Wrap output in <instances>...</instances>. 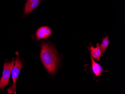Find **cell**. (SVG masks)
Here are the masks:
<instances>
[{"mask_svg": "<svg viewBox=\"0 0 125 94\" xmlns=\"http://www.w3.org/2000/svg\"><path fill=\"white\" fill-rule=\"evenodd\" d=\"M41 59L47 71L54 75L57 68L59 59L54 48L47 43L43 42L41 45Z\"/></svg>", "mask_w": 125, "mask_h": 94, "instance_id": "6da1fadb", "label": "cell"}, {"mask_svg": "<svg viewBox=\"0 0 125 94\" xmlns=\"http://www.w3.org/2000/svg\"><path fill=\"white\" fill-rule=\"evenodd\" d=\"M22 63L20 59L19 55H17L15 60V65L14 66L12 71V77L13 80V84L8 90V92L9 94H16L15 88L16 82L22 68Z\"/></svg>", "mask_w": 125, "mask_h": 94, "instance_id": "7a4b0ae2", "label": "cell"}, {"mask_svg": "<svg viewBox=\"0 0 125 94\" xmlns=\"http://www.w3.org/2000/svg\"><path fill=\"white\" fill-rule=\"evenodd\" d=\"M14 61L4 64L2 76L0 81V90L2 89L8 84L10 73L14 67Z\"/></svg>", "mask_w": 125, "mask_h": 94, "instance_id": "3957f363", "label": "cell"}, {"mask_svg": "<svg viewBox=\"0 0 125 94\" xmlns=\"http://www.w3.org/2000/svg\"><path fill=\"white\" fill-rule=\"evenodd\" d=\"M41 0H27L24 7V14H28L38 7Z\"/></svg>", "mask_w": 125, "mask_h": 94, "instance_id": "277c9868", "label": "cell"}, {"mask_svg": "<svg viewBox=\"0 0 125 94\" xmlns=\"http://www.w3.org/2000/svg\"><path fill=\"white\" fill-rule=\"evenodd\" d=\"M51 34L52 31L50 27L47 26H43L41 27L37 30L36 35L38 40H41L48 38Z\"/></svg>", "mask_w": 125, "mask_h": 94, "instance_id": "5b68a950", "label": "cell"}, {"mask_svg": "<svg viewBox=\"0 0 125 94\" xmlns=\"http://www.w3.org/2000/svg\"><path fill=\"white\" fill-rule=\"evenodd\" d=\"M92 60V70L94 74L96 76H100L103 72V69L99 64L96 63L94 58L91 55Z\"/></svg>", "mask_w": 125, "mask_h": 94, "instance_id": "8992f818", "label": "cell"}, {"mask_svg": "<svg viewBox=\"0 0 125 94\" xmlns=\"http://www.w3.org/2000/svg\"><path fill=\"white\" fill-rule=\"evenodd\" d=\"M89 49L91 55L93 58L96 59L97 60L99 61L101 56V51L99 44L97 43L96 47L94 48L93 46H91Z\"/></svg>", "mask_w": 125, "mask_h": 94, "instance_id": "52a82bcc", "label": "cell"}, {"mask_svg": "<svg viewBox=\"0 0 125 94\" xmlns=\"http://www.w3.org/2000/svg\"><path fill=\"white\" fill-rule=\"evenodd\" d=\"M109 43L108 36H106L103 39L101 45H100V50L101 51V55L102 56H104V54L107 48Z\"/></svg>", "mask_w": 125, "mask_h": 94, "instance_id": "ba28073f", "label": "cell"}]
</instances>
